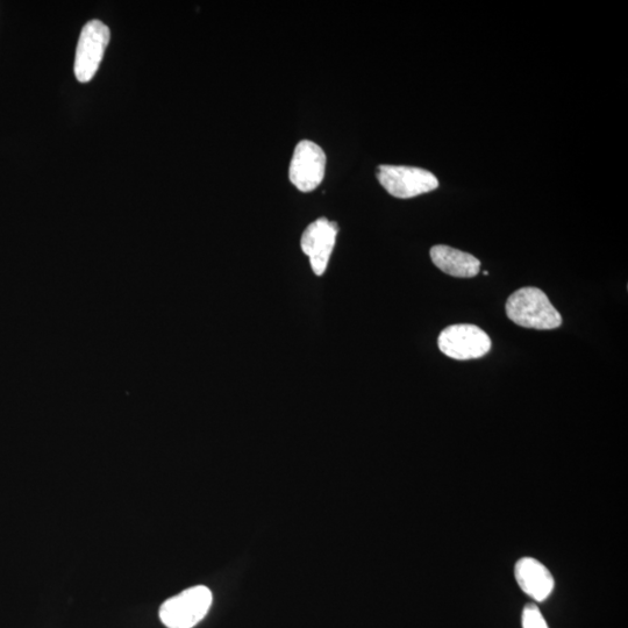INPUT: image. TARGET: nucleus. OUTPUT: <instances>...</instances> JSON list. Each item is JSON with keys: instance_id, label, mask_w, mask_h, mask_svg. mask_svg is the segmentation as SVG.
I'll return each mask as SVG.
<instances>
[{"instance_id": "nucleus-1", "label": "nucleus", "mask_w": 628, "mask_h": 628, "mask_svg": "<svg viewBox=\"0 0 628 628\" xmlns=\"http://www.w3.org/2000/svg\"><path fill=\"white\" fill-rule=\"evenodd\" d=\"M506 314L512 323L533 330H555L562 325V317L544 291L527 287L520 289L506 302Z\"/></svg>"}, {"instance_id": "nucleus-2", "label": "nucleus", "mask_w": 628, "mask_h": 628, "mask_svg": "<svg viewBox=\"0 0 628 628\" xmlns=\"http://www.w3.org/2000/svg\"><path fill=\"white\" fill-rule=\"evenodd\" d=\"M212 602V592L204 585L184 590L161 605V622L168 628L195 627L208 615Z\"/></svg>"}, {"instance_id": "nucleus-3", "label": "nucleus", "mask_w": 628, "mask_h": 628, "mask_svg": "<svg viewBox=\"0 0 628 628\" xmlns=\"http://www.w3.org/2000/svg\"><path fill=\"white\" fill-rule=\"evenodd\" d=\"M111 39L110 28L102 21L92 20L83 27L76 49L75 76L80 83L95 77Z\"/></svg>"}, {"instance_id": "nucleus-4", "label": "nucleus", "mask_w": 628, "mask_h": 628, "mask_svg": "<svg viewBox=\"0 0 628 628\" xmlns=\"http://www.w3.org/2000/svg\"><path fill=\"white\" fill-rule=\"evenodd\" d=\"M378 182L391 196L409 199L439 188L438 178L431 171L404 166H380Z\"/></svg>"}, {"instance_id": "nucleus-5", "label": "nucleus", "mask_w": 628, "mask_h": 628, "mask_svg": "<svg viewBox=\"0 0 628 628\" xmlns=\"http://www.w3.org/2000/svg\"><path fill=\"white\" fill-rule=\"evenodd\" d=\"M438 345L448 358L467 361L487 355L491 349V340L480 327L460 324L445 328L439 335Z\"/></svg>"}, {"instance_id": "nucleus-6", "label": "nucleus", "mask_w": 628, "mask_h": 628, "mask_svg": "<svg viewBox=\"0 0 628 628\" xmlns=\"http://www.w3.org/2000/svg\"><path fill=\"white\" fill-rule=\"evenodd\" d=\"M326 154L317 144L303 140L295 148L289 168L292 184L302 192L316 190L325 177Z\"/></svg>"}, {"instance_id": "nucleus-7", "label": "nucleus", "mask_w": 628, "mask_h": 628, "mask_svg": "<svg viewBox=\"0 0 628 628\" xmlns=\"http://www.w3.org/2000/svg\"><path fill=\"white\" fill-rule=\"evenodd\" d=\"M339 226L327 218H319L306 227L302 235L303 253L308 256L313 273L325 274L337 241Z\"/></svg>"}, {"instance_id": "nucleus-8", "label": "nucleus", "mask_w": 628, "mask_h": 628, "mask_svg": "<svg viewBox=\"0 0 628 628\" xmlns=\"http://www.w3.org/2000/svg\"><path fill=\"white\" fill-rule=\"evenodd\" d=\"M515 576L519 588L535 602H545L555 587L554 577L542 563L533 558H523L517 562Z\"/></svg>"}, {"instance_id": "nucleus-9", "label": "nucleus", "mask_w": 628, "mask_h": 628, "mask_svg": "<svg viewBox=\"0 0 628 628\" xmlns=\"http://www.w3.org/2000/svg\"><path fill=\"white\" fill-rule=\"evenodd\" d=\"M431 259L445 274L458 278H473L480 273L481 262L475 256L449 246L431 249Z\"/></svg>"}, {"instance_id": "nucleus-10", "label": "nucleus", "mask_w": 628, "mask_h": 628, "mask_svg": "<svg viewBox=\"0 0 628 628\" xmlns=\"http://www.w3.org/2000/svg\"><path fill=\"white\" fill-rule=\"evenodd\" d=\"M523 628H549L541 611L535 604H527L523 611Z\"/></svg>"}]
</instances>
